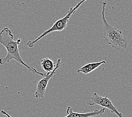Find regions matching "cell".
Listing matches in <instances>:
<instances>
[{
  "label": "cell",
  "mask_w": 132,
  "mask_h": 117,
  "mask_svg": "<svg viewBox=\"0 0 132 117\" xmlns=\"http://www.w3.org/2000/svg\"><path fill=\"white\" fill-rule=\"evenodd\" d=\"M21 41V39H18L16 41L14 40V35L12 30L8 27H5L1 30L0 32V44L5 47L7 51V54L4 58H0V64L4 65L6 63L10 62L12 60H14L24 66L33 73L44 77L46 75L45 73L39 72L35 68L29 66L23 61L19 49V45Z\"/></svg>",
  "instance_id": "6da1fadb"
},
{
  "label": "cell",
  "mask_w": 132,
  "mask_h": 117,
  "mask_svg": "<svg viewBox=\"0 0 132 117\" xmlns=\"http://www.w3.org/2000/svg\"><path fill=\"white\" fill-rule=\"evenodd\" d=\"M1 113L2 114H4V115L6 116L7 117H11L10 115L9 114L7 113H6L5 111H4V110H1Z\"/></svg>",
  "instance_id": "9c48e42d"
},
{
  "label": "cell",
  "mask_w": 132,
  "mask_h": 117,
  "mask_svg": "<svg viewBox=\"0 0 132 117\" xmlns=\"http://www.w3.org/2000/svg\"><path fill=\"white\" fill-rule=\"evenodd\" d=\"M40 65L42 68L46 72V73L52 72L56 67L55 63L51 59L47 58L41 60Z\"/></svg>",
  "instance_id": "ba28073f"
},
{
  "label": "cell",
  "mask_w": 132,
  "mask_h": 117,
  "mask_svg": "<svg viewBox=\"0 0 132 117\" xmlns=\"http://www.w3.org/2000/svg\"><path fill=\"white\" fill-rule=\"evenodd\" d=\"M61 59H58L57 61H56V67L52 72L48 73H46L45 76L43 77L41 80H39L38 82L37 83L36 89L35 91V97L37 99H42L44 97L45 95L47 87L48 82L51 79L54 77V75L56 73V71L61 66Z\"/></svg>",
  "instance_id": "277c9868"
},
{
  "label": "cell",
  "mask_w": 132,
  "mask_h": 117,
  "mask_svg": "<svg viewBox=\"0 0 132 117\" xmlns=\"http://www.w3.org/2000/svg\"><path fill=\"white\" fill-rule=\"evenodd\" d=\"M105 108H103L100 110H95L93 112L80 113L73 112V108L71 106H68L67 109V115L64 117H93L102 115L105 113Z\"/></svg>",
  "instance_id": "8992f818"
},
{
  "label": "cell",
  "mask_w": 132,
  "mask_h": 117,
  "mask_svg": "<svg viewBox=\"0 0 132 117\" xmlns=\"http://www.w3.org/2000/svg\"><path fill=\"white\" fill-rule=\"evenodd\" d=\"M88 104L89 105H100L103 108L108 109L111 113L116 114L118 117H124L122 114L118 111L117 108L112 104L111 100L109 99L107 96L102 97L98 95L96 92H95L91 96L90 100L88 102Z\"/></svg>",
  "instance_id": "5b68a950"
},
{
  "label": "cell",
  "mask_w": 132,
  "mask_h": 117,
  "mask_svg": "<svg viewBox=\"0 0 132 117\" xmlns=\"http://www.w3.org/2000/svg\"><path fill=\"white\" fill-rule=\"evenodd\" d=\"M86 1L87 0H81V1L78 3L74 7L70 8V10L68 11V14L66 15L64 18H62L56 21L50 29L46 30L45 32H44L42 34H40V35L36 40L33 41H29L28 42H27L26 43V45H27V46L28 47H29V48H32L38 41H39V40L43 38V37L46 36L47 34L52 32H61L65 29H66V28L67 27L68 21L69 19H70V17H71V15L74 14L78 9H79L80 6Z\"/></svg>",
  "instance_id": "3957f363"
},
{
  "label": "cell",
  "mask_w": 132,
  "mask_h": 117,
  "mask_svg": "<svg viewBox=\"0 0 132 117\" xmlns=\"http://www.w3.org/2000/svg\"><path fill=\"white\" fill-rule=\"evenodd\" d=\"M102 5V21L103 24V37L105 42L110 45L116 50H123L127 48V40L122 32L110 24L105 18V8L106 2L101 3Z\"/></svg>",
  "instance_id": "7a4b0ae2"
},
{
  "label": "cell",
  "mask_w": 132,
  "mask_h": 117,
  "mask_svg": "<svg viewBox=\"0 0 132 117\" xmlns=\"http://www.w3.org/2000/svg\"><path fill=\"white\" fill-rule=\"evenodd\" d=\"M106 63V61L104 60L100 62L88 63V64H87L86 65L82 66V67H81L80 69H78L77 72L78 74H88L96 70V69L98 68L102 64H105Z\"/></svg>",
  "instance_id": "52a82bcc"
}]
</instances>
